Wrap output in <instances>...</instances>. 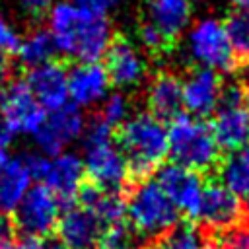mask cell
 <instances>
[{
  "mask_svg": "<svg viewBox=\"0 0 249 249\" xmlns=\"http://www.w3.org/2000/svg\"><path fill=\"white\" fill-rule=\"evenodd\" d=\"M156 181L161 187V191L169 196V200L177 206L179 212H183L189 220H196L200 198H202V177L200 173L187 169L175 161L161 163L156 171Z\"/></svg>",
  "mask_w": 249,
  "mask_h": 249,
  "instance_id": "10",
  "label": "cell"
},
{
  "mask_svg": "<svg viewBox=\"0 0 249 249\" xmlns=\"http://www.w3.org/2000/svg\"><path fill=\"white\" fill-rule=\"evenodd\" d=\"M41 247H43V249H68L58 237H53V235L43 237V239H41Z\"/></svg>",
  "mask_w": 249,
  "mask_h": 249,
  "instance_id": "37",
  "label": "cell"
},
{
  "mask_svg": "<svg viewBox=\"0 0 249 249\" xmlns=\"http://www.w3.org/2000/svg\"><path fill=\"white\" fill-rule=\"evenodd\" d=\"M86 128V119L74 103H66L60 109L47 111L45 121L35 130L33 140L41 154L45 156H56L64 152L66 146H70L74 140L82 138V132Z\"/></svg>",
  "mask_w": 249,
  "mask_h": 249,
  "instance_id": "8",
  "label": "cell"
},
{
  "mask_svg": "<svg viewBox=\"0 0 249 249\" xmlns=\"http://www.w3.org/2000/svg\"><path fill=\"white\" fill-rule=\"evenodd\" d=\"M218 181L239 198L249 196V144L222 156L216 167Z\"/></svg>",
  "mask_w": 249,
  "mask_h": 249,
  "instance_id": "23",
  "label": "cell"
},
{
  "mask_svg": "<svg viewBox=\"0 0 249 249\" xmlns=\"http://www.w3.org/2000/svg\"><path fill=\"white\" fill-rule=\"evenodd\" d=\"M12 216L23 235L43 239L53 235L56 230L60 218V202L45 185H33L23 195Z\"/></svg>",
  "mask_w": 249,
  "mask_h": 249,
  "instance_id": "6",
  "label": "cell"
},
{
  "mask_svg": "<svg viewBox=\"0 0 249 249\" xmlns=\"http://www.w3.org/2000/svg\"><path fill=\"white\" fill-rule=\"evenodd\" d=\"M245 200H247V206H245V210H247V214H249V196H247Z\"/></svg>",
  "mask_w": 249,
  "mask_h": 249,
  "instance_id": "42",
  "label": "cell"
},
{
  "mask_svg": "<svg viewBox=\"0 0 249 249\" xmlns=\"http://www.w3.org/2000/svg\"><path fill=\"white\" fill-rule=\"evenodd\" d=\"M146 107L148 113L158 117L163 123H169L183 111V84L181 76L171 70L156 72L146 89Z\"/></svg>",
  "mask_w": 249,
  "mask_h": 249,
  "instance_id": "19",
  "label": "cell"
},
{
  "mask_svg": "<svg viewBox=\"0 0 249 249\" xmlns=\"http://www.w3.org/2000/svg\"><path fill=\"white\" fill-rule=\"evenodd\" d=\"M167 142L171 161L196 173L216 171L222 160V150L214 138L210 123L189 113H179L169 121Z\"/></svg>",
  "mask_w": 249,
  "mask_h": 249,
  "instance_id": "3",
  "label": "cell"
},
{
  "mask_svg": "<svg viewBox=\"0 0 249 249\" xmlns=\"http://www.w3.org/2000/svg\"><path fill=\"white\" fill-rule=\"evenodd\" d=\"M191 0H148L144 21L154 25L167 41L177 45L181 33L191 23Z\"/></svg>",
  "mask_w": 249,
  "mask_h": 249,
  "instance_id": "21",
  "label": "cell"
},
{
  "mask_svg": "<svg viewBox=\"0 0 249 249\" xmlns=\"http://www.w3.org/2000/svg\"><path fill=\"white\" fill-rule=\"evenodd\" d=\"M105 70L111 86L124 91L142 84L146 76V60L126 35H113L105 51Z\"/></svg>",
  "mask_w": 249,
  "mask_h": 249,
  "instance_id": "11",
  "label": "cell"
},
{
  "mask_svg": "<svg viewBox=\"0 0 249 249\" xmlns=\"http://www.w3.org/2000/svg\"><path fill=\"white\" fill-rule=\"evenodd\" d=\"M0 113L14 134H35L47 111L29 91L25 80H10L0 88Z\"/></svg>",
  "mask_w": 249,
  "mask_h": 249,
  "instance_id": "9",
  "label": "cell"
},
{
  "mask_svg": "<svg viewBox=\"0 0 249 249\" xmlns=\"http://www.w3.org/2000/svg\"><path fill=\"white\" fill-rule=\"evenodd\" d=\"M196 220L208 230L230 228L243 220L241 198L226 189L218 179H212L202 189Z\"/></svg>",
  "mask_w": 249,
  "mask_h": 249,
  "instance_id": "13",
  "label": "cell"
},
{
  "mask_svg": "<svg viewBox=\"0 0 249 249\" xmlns=\"http://www.w3.org/2000/svg\"><path fill=\"white\" fill-rule=\"evenodd\" d=\"M210 128L222 152H233L249 144V105L224 103L212 113Z\"/></svg>",
  "mask_w": 249,
  "mask_h": 249,
  "instance_id": "18",
  "label": "cell"
},
{
  "mask_svg": "<svg viewBox=\"0 0 249 249\" xmlns=\"http://www.w3.org/2000/svg\"><path fill=\"white\" fill-rule=\"evenodd\" d=\"M18 226L14 222V216L8 212H0V245H6L16 239Z\"/></svg>",
  "mask_w": 249,
  "mask_h": 249,
  "instance_id": "33",
  "label": "cell"
},
{
  "mask_svg": "<svg viewBox=\"0 0 249 249\" xmlns=\"http://www.w3.org/2000/svg\"><path fill=\"white\" fill-rule=\"evenodd\" d=\"M19 8L31 18H43L49 14L53 0H18Z\"/></svg>",
  "mask_w": 249,
  "mask_h": 249,
  "instance_id": "32",
  "label": "cell"
},
{
  "mask_svg": "<svg viewBox=\"0 0 249 249\" xmlns=\"http://www.w3.org/2000/svg\"><path fill=\"white\" fill-rule=\"evenodd\" d=\"M84 146V169L91 183L103 189H124L128 181V163L115 142V136L82 142Z\"/></svg>",
  "mask_w": 249,
  "mask_h": 249,
  "instance_id": "7",
  "label": "cell"
},
{
  "mask_svg": "<svg viewBox=\"0 0 249 249\" xmlns=\"http://www.w3.org/2000/svg\"><path fill=\"white\" fill-rule=\"evenodd\" d=\"M243 89H245V99H247V103H249V82L243 84Z\"/></svg>",
  "mask_w": 249,
  "mask_h": 249,
  "instance_id": "41",
  "label": "cell"
},
{
  "mask_svg": "<svg viewBox=\"0 0 249 249\" xmlns=\"http://www.w3.org/2000/svg\"><path fill=\"white\" fill-rule=\"evenodd\" d=\"M10 56L6 54H0V88H4L8 82H10Z\"/></svg>",
  "mask_w": 249,
  "mask_h": 249,
  "instance_id": "35",
  "label": "cell"
},
{
  "mask_svg": "<svg viewBox=\"0 0 249 249\" xmlns=\"http://www.w3.org/2000/svg\"><path fill=\"white\" fill-rule=\"evenodd\" d=\"M0 249H43L41 247V239L39 237H31V235H23V237H16L14 241L0 245Z\"/></svg>",
  "mask_w": 249,
  "mask_h": 249,
  "instance_id": "34",
  "label": "cell"
},
{
  "mask_svg": "<svg viewBox=\"0 0 249 249\" xmlns=\"http://www.w3.org/2000/svg\"><path fill=\"white\" fill-rule=\"evenodd\" d=\"M12 138H14V132L8 126L6 119L2 117V113H0V146H8L12 142Z\"/></svg>",
  "mask_w": 249,
  "mask_h": 249,
  "instance_id": "36",
  "label": "cell"
},
{
  "mask_svg": "<svg viewBox=\"0 0 249 249\" xmlns=\"http://www.w3.org/2000/svg\"><path fill=\"white\" fill-rule=\"evenodd\" d=\"M158 249H208V235L193 222H177L158 239Z\"/></svg>",
  "mask_w": 249,
  "mask_h": 249,
  "instance_id": "25",
  "label": "cell"
},
{
  "mask_svg": "<svg viewBox=\"0 0 249 249\" xmlns=\"http://www.w3.org/2000/svg\"><path fill=\"white\" fill-rule=\"evenodd\" d=\"M49 31L53 35L56 53L78 62H99L113 39L107 16L91 14L72 0L51 6Z\"/></svg>",
  "mask_w": 249,
  "mask_h": 249,
  "instance_id": "1",
  "label": "cell"
},
{
  "mask_svg": "<svg viewBox=\"0 0 249 249\" xmlns=\"http://www.w3.org/2000/svg\"><path fill=\"white\" fill-rule=\"evenodd\" d=\"M18 43H19V35L16 31V27L0 12V54L12 56L16 47H18Z\"/></svg>",
  "mask_w": 249,
  "mask_h": 249,
  "instance_id": "29",
  "label": "cell"
},
{
  "mask_svg": "<svg viewBox=\"0 0 249 249\" xmlns=\"http://www.w3.org/2000/svg\"><path fill=\"white\" fill-rule=\"evenodd\" d=\"M179 222V210L154 177L134 181L126 198V224L144 239H160Z\"/></svg>",
  "mask_w": 249,
  "mask_h": 249,
  "instance_id": "4",
  "label": "cell"
},
{
  "mask_svg": "<svg viewBox=\"0 0 249 249\" xmlns=\"http://www.w3.org/2000/svg\"><path fill=\"white\" fill-rule=\"evenodd\" d=\"M237 10H245V12H249V0H230Z\"/></svg>",
  "mask_w": 249,
  "mask_h": 249,
  "instance_id": "38",
  "label": "cell"
},
{
  "mask_svg": "<svg viewBox=\"0 0 249 249\" xmlns=\"http://www.w3.org/2000/svg\"><path fill=\"white\" fill-rule=\"evenodd\" d=\"M21 160H23L29 175L33 179H39L41 181L43 175H45V171H47V165H49V156H45L41 152H27V154L21 156Z\"/></svg>",
  "mask_w": 249,
  "mask_h": 249,
  "instance_id": "30",
  "label": "cell"
},
{
  "mask_svg": "<svg viewBox=\"0 0 249 249\" xmlns=\"http://www.w3.org/2000/svg\"><path fill=\"white\" fill-rule=\"evenodd\" d=\"M86 169L80 156L70 152H60L49 158L47 171L43 175V185L58 198L60 204H74L76 195L86 181Z\"/></svg>",
  "mask_w": 249,
  "mask_h": 249,
  "instance_id": "16",
  "label": "cell"
},
{
  "mask_svg": "<svg viewBox=\"0 0 249 249\" xmlns=\"http://www.w3.org/2000/svg\"><path fill=\"white\" fill-rule=\"evenodd\" d=\"M33 177L29 175L21 156L6 160L0 169V212L12 214L23 195L29 191Z\"/></svg>",
  "mask_w": 249,
  "mask_h": 249,
  "instance_id": "22",
  "label": "cell"
},
{
  "mask_svg": "<svg viewBox=\"0 0 249 249\" xmlns=\"http://www.w3.org/2000/svg\"><path fill=\"white\" fill-rule=\"evenodd\" d=\"M111 249H138V247H132L130 243H124V245H119V247H111Z\"/></svg>",
  "mask_w": 249,
  "mask_h": 249,
  "instance_id": "40",
  "label": "cell"
},
{
  "mask_svg": "<svg viewBox=\"0 0 249 249\" xmlns=\"http://www.w3.org/2000/svg\"><path fill=\"white\" fill-rule=\"evenodd\" d=\"M187 54L196 66L212 68L216 72H233L237 60L230 45L224 21L216 18L198 19L187 35Z\"/></svg>",
  "mask_w": 249,
  "mask_h": 249,
  "instance_id": "5",
  "label": "cell"
},
{
  "mask_svg": "<svg viewBox=\"0 0 249 249\" xmlns=\"http://www.w3.org/2000/svg\"><path fill=\"white\" fill-rule=\"evenodd\" d=\"M224 27L233 49L237 66L249 64V12L237 8L231 10L224 19Z\"/></svg>",
  "mask_w": 249,
  "mask_h": 249,
  "instance_id": "26",
  "label": "cell"
},
{
  "mask_svg": "<svg viewBox=\"0 0 249 249\" xmlns=\"http://www.w3.org/2000/svg\"><path fill=\"white\" fill-rule=\"evenodd\" d=\"M128 97L123 91H115V93H107V97L101 101V111L99 117L111 124L113 128H117L121 123H124L128 119Z\"/></svg>",
  "mask_w": 249,
  "mask_h": 249,
  "instance_id": "28",
  "label": "cell"
},
{
  "mask_svg": "<svg viewBox=\"0 0 249 249\" xmlns=\"http://www.w3.org/2000/svg\"><path fill=\"white\" fill-rule=\"evenodd\" d=\"M181 84L183 107L189 111V115L204 119L216 111L224 86L220 72L204 66H195L185 76H181Z\"/></svg>",
  "mask_w": 249,
  "mask_h": 249,
  "instance_id": "12",
  "label": "cell"
},
{
  "mask_svg": "<svg viewBox=\"0 0 249 249\" xmlns=\"http://www.w3.org/2000/svg\"><path fill=\"white\" fill-rule=\"evenodd\" d=\"M76 6L91 12V14H97V16H107L121 0H72Z\"/></svg>",
  "mask_w": 249,
  "mask_h": 249,
  "instance_id": "31",
  "label": "cell"
},
{
  "mask_svg": "<svg viewBox=\"0 0 249 249\" xmlns=\"http://www.w3.org/2000/svg\"><path fill=\"white\" fill-rule=\"evenodd\" d=\"M115 142L128 163V179L140 181L163 163L167 156V126L148 111L128 117L115 128Z\"/></svg>",
  "mask_w": 249,
  "mask_h": 249,
  "instance_id": "2",
  "label": "cell"
},
{
  "mask_svg": "<svg viewBox=\"0 0 249 249\" xmlns=\"http://www.w3.org/2000/svg\"><path fill=\"white\" fill-rule=\"evenodd\" d=\"M6 160H8V154H6V146H0V169H2V165L6 163Z\"/></svg>",
  "mask_w": 249,
  "mask_h": 249,
  "instance_id": "39",
  "label": "cell"
},
{
  "mask_svg": "<svg viewBox=\"0 0 249 249\" xmlns=\"http://www.w3.org/2000/svg\"><path fill=\"white\" fill-rule=\"evenodd\" d=\"M105 226L82 204H68L56 224V237L68 249H99Z\"/></svg>",
  "mask_w": 249,
  "mask_h": 249,
  "instance_id": "14",
  "label": "cell"
},
{
  "mask_svg": "<svg viewBox=\"0 0 249 249\" xmlns=\"http://www.w3.org/2000/svg\"><path fill=\"white\" fill-rule=\"evenodd\" d=\"M78 204L91 210L103 226L126 222V196L124 189H103L91 181H84L78 195Z\"/></svg>",
  "mask_w": 249,
  "mask_h": 249,
  "instance_id": "20",
  "label": "cell"
},
{
  "mask_svg": "<svg viewBox=\"0 0 249 249\" xmlns=\"http://www.w3.org/2000/svg\"><path fill=\"white\" fill-rule=\"evenodd\" d=\"M25 84L45 111H54L68 103V70L58 60L27 70Z\"/></svg>",
  "mask_w": 249,
  "mask_h": 249,
  "instance_id": "15",
  "label": "cell"
},
{
  "mask_svg": "<svg viewBox=\"0 0 249 249\" xmlns=\"http://www.w3.org/2000/svg\"><path fill=\"white\" fill-rule=\"evenodd\" d=\"M109 76L99 62H78L68 70V99L76 107H93L109 93Z\"/></svg>",
  "mask_w": 249,
  "mask_h": 249,
  "instance_id": "17",
  "label": "cell"
},
{
  "mask_svg": "<svg viewBox=\"0 0 249 249\" xmlns=\"http://www.w3.org/2000/svg\"><path fill=\"white\" fill-rule=\"evenodd\" d=\"M54 54H56V47L53 35L49 29L43 27L31 29L25 37H19V43L14 51V56L18 58L19 66H23L25 70L54 60Z\"/></svg>",
  "mask_w": 249,
  "mask_h": 249,
  "instance_id": "24",
  "label": "cell"
},
{
  "mask_svg": "<svg viewBox=\"0 0 249 249\" xmlns=\"http://www.w3.org/2000/svg\"><path fill=\"white\" fill-rule=\"evenodd\" d=\"M208 249H249V226L241 220L230 228L212 230Z\"/></svg>",
  "mask_w": 249,
  "mask_h": 249,
  "instance_id": "27",
  "label": "cell"
}]
</instances>
